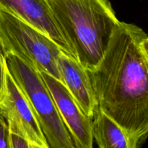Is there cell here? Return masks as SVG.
Here are the masks:
<instances>
[{
  "label": "cell",
  "mask_w": 148,
  "mask_h": 148,
  "mask_svg": "<svg viewBox=\"0 0 148 148\" xmlns=\"http://www.w3.org/2000/svg\"><path fill=\"white\" fill-rule=\"evenodd\" d=\"M140 27L120 21L99 64L88 71L98 108L122 128L132 148L148 137V58Z\"/></svg>",
  "instance_id": "obj_1"
},
{
  "label": "cell",
  "mask_w": 148,
  "mask_h": 148,
  "mask_svg": "<svg viewBox=\"0 0 148 148\" xmlns=\"http://www.w3.org/2000/svg\"><path fill=\"white\" fill-rule=\"evenodd\" d=\"M77 59L87 70L101 62L120 21L109 0H47Z\"/></svg>",
  "instance_id": "obj_2"
},
{
  "label": "cell",
  "mask_w": 148,
  "mask_h": 148,
  "mask_svg": "<svg viewBox=\"0 0 148 148\" xmlns=\"http://www.w3.org/2000/svg\"><path fill=\"white\" fill-rule=\"evenodd\" d=\"M6 64L30 103L50 148L75 147L40 72L12 53H7Z\"/></svg>",
  "instance_id": "obj_3"
},
{
  "label": "cell",
  "mask_w": 148,
  "mask_h": 148,
  "mask_svg": "<svg viewBox=\"0 0 148 148\" xmlns=\"http://www.w3.org/2000/svg\"><path fill=\"white\" fill-rule=\"evenodd\" d=\"M0 37L6 53H12L39 72L62 81L59 46L41 31L8 12L0 10Z\"/></svg>",
  "instance_id": "obj_4"
},
{
  "label": "cell",
  "mask_w": 148,
  "mask_h": 148,
  "mask_svg": "<svg viewBox=\"0 0 148 148\" xmlns=\"http://www.w3.org/2000/svg\"><path fill=\"white\" fill-rule=\"evenodd\" d=\"M0 111L7 119L9 127L18 130L35 148H50L30 103L7 67Z\"/></svg>",
  "instance_id": "obj_5"
},
{
  "label": "cell",
  "mask_w": 148,
  "mask_h": 148,
  "mask_svg": "<svg viewBox=\"0 0 148 148\" xmlns=\"http://www.w3.org/2000/svg\"><path fill=\"white\" fill-rule=\"evenodd\" d=\"M56 103L64 124L76 148H92V118L87 116L62 81L45 72H40Z\"/></svg>",
  "instance_id": "obj_6"
},
{
  "label": "cell",
  "mask_w": 148,
  "mask_h": 148,
  "mask_svg": "<svg viewBox=\"0 0 148 148\" xmlns=\"http://www.w3.org/2000/svg\"><path fill=\"white\" fill-rule=\"evenodd\" d=\"M0 10L36 27L52 39L64 53L77 59L52 14L47 0H0Z\"/></svg>",
  "instance_id": "obj_7"
},
{
  "label": "cell",
  "mask_w": 148,
  "mask_h": 148,
  "mask_svg": "<svg viewBox=\"0 0 148 148\" xmlns=\"http://www.w3.org/2000/svg\"><path fill=\"white\" fill-rule=\"evenodd\" d=\"M57 62L62 82L82 111L93 118L98 109V102L88 71L76 59L64 52L59 54Z\"/></svg>",
  "instance_id": "obj_8"
},
{
  "label": "cell",
  "mask_w": 148,
  "mask_h": 148,
  "mask_svg": "<svg viewBox=\"0 0 148 148\" xmlns=\"http://www.w3.org/2000/svg\"><path fill=\"white\" fill-rule=\"evenodd\" d=\"M92 137L100 148H132L122 128L99 108L92 118Z\"/></svg>",
  "instance_id": "obj_9"
},
{
  "label": "cell",
  "mask_w": 148,
  "mask_h": 148,
  "mask_svg": "<svg viewBox=\"0 0 148 148\" xmlns=\"http://www.w3.org/2000/svg\"><path fill=\"white\" fill-rule=\"evenodd\" d=\"M10 148H35L31 143L18 130L9 127Z\"/></svg>",
  "instance_id": "obj_10"
},
{
  "label": "cell",
  "mask_w": 148,
  "mask_h": 148,
  "mask_svg": "<svg viewBox=\"0 0 148 148\" xmlns=\"http://www.w3.org/2000/svg\"><path fill=\"white\" fill-rule=\"evenodd\" d=\"M6 56L7 53H6L5 48L0 37V100L2 97L4 86H5L6 70H7Z\"/></svg>",
  "instance_id": "obj_11"
},
{
  "label": "cell",
  "mask_w": 148,
  "mask_h": 148,
  "mask_svg": "<svg viewBox=\"0 0 148 148\" xmlns=\"http://www.w3.org/2000/svg\"><path fill=\"white\" fill-rule=\"evenodd\" d=\"M9 134L8 123L0 111V148H10Z\"/></svg>",
  "instance_id": "obj_12"
},
{
  "label": "cell",
  "mask_w": 148,
  "mask_h": 148,
  "mask_svg": "<svg viewBox=\"0 0 148 148\" xmlns=\"http://www.w3.org/2000/svg\"><path fill=\"white\" fill-rule=\"evenodd\" d=\"M141 46H142V48H143V51H144L145 53L146 56H147L148 58V36L147 35L143 39V40H142Z\"/></svg>",
  "instance_id": "obj_13"
}]
</instances>
